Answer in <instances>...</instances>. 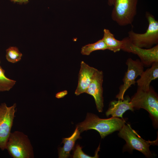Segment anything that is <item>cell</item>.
I'll use <instances>...</instances> for the list:
<instances>
[{
	"label": "cell",
	"instance_id": "6da1fadb",
	"mask_svg": "<svg viewBox=\"0 0 158 158\" xmlns=\"http://www.w3.org/2000/svg\"><path fill=\"white\" fill-rule=\"evenodd\" d=\"M125 123L123 119L113 117L102 119L96 115L88 113L86 118L77 125L80 132L90 129H94L99 133L101 138L116 131H119Z\"/></svg>",
	"mask_w": 158,
	"mask_h": 158
},
{
	"label": "cell",
	"instance_id": "7a4b0ae2",
	"mask_svg": "<svg viewBox=\"0 0 158 158\" xmlns=\"http://www.w3.org/2000/svg\"><path fill=\"white\" fill-rule=\"evenodd\" d=\"M134 109H144L149 113L154 126L158 124V96L150 86L149 90H143L138 87L136 92L130 99Z\"/></svg>",
	"mask_w": 158,
	"mask_h": 158
},
{
	"label": "cell",
	"instance_id": "3957f363",
	"mask_svg": "<svg viewBox=\"0 0 158 158\" xmlns=\"http://www.w3.org/2000/svg\"><path fill=\"white\" fill-rule=\"evenodd\" d=\"M118 135L126 141L124 150L130 151L134 150H137L147 157H152L153 155L150 151L149 147L151 145H157V138L153 141L145 140L132 128L130 124L128 123L125 124L119 130Z\"/></svg>",
	"mask_w": 158,
	"mask_h": 158
},
{
	"label": "cell",
	"instance_id": "277c9868",
	"mask_svg": "<svg viewBox=\"0 0 158 158\" xmlns=\"http://www.w3.org/2000/svg\"><path fill=\"white\" fill-rule=\"evenodd\" d=\"M145 17L148 23L146 32L138 33L132 30L128 32V37L129 41L138 47L146 49L152 47L158 43V21L150 13L146 12Z\"/></svg>",
	"mask_w": 158,
	"mask_h": 158
},
{
	"label": "cell",
	"instance_id": "5b68a950",
	"mask_svg": "<svg viewBox=\"0 0 158 158\" xmlns=\"http://www.w3.org/2000/svg\"><path fill=\"white\" fill-rule=\"evenodd\" d=\"M6 149L13 158L34 157L33 147L28 136L20 131L11 133Z\"/></svg>",
	"mask_w": 158,
	"mask_h": 158
},
{
	"label": "cell",
	"instance_id": "8992f818",
	"mask_svg": "<svg viewBox=\"0 0 158 158\" xmlns=\"http://www.w3.org/2000/svg\"><path fill=\"white\" fill-rule=\"evenodd\" d=\"M138 0H114L112 20L118 25H132L136 15Z\"/></svg>",
	"mask_w": 158,
	"mask_h": 158
},
{
	"label": "cell",
	"instance_id": "52a82bcc",
	"mask_svg": "<svg viewBox=\"0 0 158 158\" xmlns=\"http://www.w3.org/2000/svg\"><path fill=\"white\" fill-rule=\"evenodd\" d=\"M16 104L8 107L5 103L0 105V148L6 149L7 142L11 133Z\"/></svg>",
	"mask_w": 158,
	"mask_h": 158
},
{
	"label": "cell",
	"instance_id": "ba28073f",
	"mask_svg": "<svg viewBox=\"0 0 158 158\" xmlns=\"http://www.w3.org/2000/svg\"><path fill=\"white\" fill-rule=\"evenodd\" d=\"M126 64L128 69L123 79V84L120 87L119 92L116 96L118 100L124 99L126 92L132 85L135 84V80L144 71V66L139 59L133 60L129 58L127 60Z\"/></svg>",
	"mask_w": 158,
	"mask_h": 158
},
{
	"label": "cell",
	"instance_id": "9c48e42d",
	"mask_svg": "<svg viewBox=\"0 0 158 158\" xmlns=\"http://www.w3.org/2000/svg\"><path fill=\"white\" fill-rule=\"evenodd\" d=\"M123 51L137 55L144 66H150L154 62H158V44L151 48L143 49L135 46L128 37L123 39Z\"/></svg>",
	"mask_w": 158,
	"mask_h": 158
},
{
	"label": "cell",
	"instance_id": "30bf717a",
	"mask_svg": "<svg viewBox=\"0 0 158 158\" xmlns=\"http://www.w3.org/2000/svg\"><path fill=\"white\" fill-rule=\"evenodd\" d=\"M103 80V72L98 70L94 74L91 82L85 93L93 97L97 109L99 112H102L104 107L103 90L102 87Z\"/></svg>",
	"mask_w": 158,
	"mask_h": 158
},
{
	"label": "cell",
	"instance_id": "8fae6325",
	"mask_svg": "<svg viewBox=\"0 0 158 158\" xmlns=\"http://www.w3.org/2000/svg\"><path fill=\"white\" fill-rule=\"evenodd\" d=\"M97 70L89 66L83 61L81 62L78 85L75 92L76 95L85 93L94 74Z\"/></svg>",
	"mask_w": 158,
	"mask_h": 158
},
{
	"label": "cell",
	"instance_id": "7c38bea8",
	"mask_svg": "<svg viewBox=\"0 0 158 158\" xmlns=\"http://www.w3.org/2000/svg\"><path fill=\"white\" fill-rule=\"evenodd\" d=\"M130 99L127 96L123 100H113L111 102L108 109L106 112L107 116L111 115L113 117L123 118V115L126 111L134 109L130 102Z\"/></svg>",
	"mask_w": 158,
	"mask_h": 158
},
{
	"label": "cell",
	"instance_id": "4fadbf2b",
	"mask_svg": "<svg viewBox=\"0 0 158 158\" xmlns=\"http://www.w3.org/2000/svg\"><path fill=\"white\" fill-rule=\"evenodd\" d=\"M136 82L138 88L144 90H149L151 82L158 78V62L154 63L151 67L143 71Z\"/></svg>",
	"mask_w": 158,
	"mask_h": 158
},
{
	"label": "cell",
	"instance_id": "5bb4252c",
	"mask_svg": "<svg viewBox=\"0 0 158 158\" xmlns=\"http://www.w3.org/2000/svg\"><path fill=\"white\" fill-rule=\"evenodd\" d=\"M80 133L77 126L70 137L62 138V142L64 145L63 147L58 148L59 158H66L70 156V152L74 148L76 140L81 138Z\"/></svg>",
	"mask_w": 158,
	"mask_h": 158
},
{
	"label": "cell",
	"instance_id": "9a60e30c",
	"mask_svg": "<svg viewBox=\"0 0 158 158\" xmlns=\"http://www.w3.org/2000/svg\"><path fill=\"white\" fill-rule=\"evenodd\" d=\"M103 36L102 39L106 44L109 49L114 52L120 51L121 49L123 44V42L116 39L114 35L108 29H104Z\"/></svg>",
	"mask_w": 158,
	"mask_h": 158
},
{
	"label": "cell",
	"instance_id": "2e32d148",
	"mask_svg": "<svg viewBox=\"0 0 158 158\" xmlns=\"http://www.w3.org/2000/svg\"><path fill=\"white\" fill-rule=\"evenodd\" d=\"M106 49H108V48L102 39L95 43L89 44L83 46L81 49V53L83 55L88 56L94 51Z\"/></svg>",
	"mask_w": 158,
	"mask_h": 158
},
{
	"label": "cell",
	"instance_id": "e0dca14e",
	"mask_svg": "<svg viewBox=\"0 0 158 158\" xmlns=\"http://www.w3.org/2000/svg\"><path fill=\"white\" fill-rule=\"evenodd\" d=\"M4 73V70L0 66V91L1 92L9 91L16 82L6 77Z\"/></svg>",
	"mask_w": 158,
	"mask_h": 158
},
{
	"label": "cell",
	"instance_id": "ac0fdd59",
	"mask_svg": "<svg viewBox=\"0 0 158 158\" xmlns=\"http://www.w3.org/2000/svg\"><path fill=\"white\" fill-rule=\"evenodd\" d=\"M22 56V54L16 47H10L6 50V58L10 62L14 63L20 61Z\"/></svg>",
	"mask_w": 158,
	"mask_h": 158
},
{
	"label": "cell",
	"instance_id": "d6986e66",
	"mask_svg": "<svg viewBox=\"0 0 158 158\" xmlns=\"http://www.w3.org/2000/svg\"><path fill=\"white\" fill-rule=\"evenodd\" d=\"M99 145L96 151L95 155L93 157L90 156L85 154L82 151V147L79 145H77L73 152V158H98V154L99 150Z\"/></svg>",
	"mask_w": 158,
	"mask_h": 158
},
{
	"label": "cell",
	"instance_id": "ffe728a7",
	"mask_svg": "<svg viewBox=\"0 0 158 158\" xmlns=\"http://www.w3.org/2000/svg\"><path fill=\"white\" fill-rule=\"evenodd\" d=\"M67 94L68 91L66 90H65L57 93L55 97L58 99L61 98L63 97Z\"/></svg>",
	"mask_w": 158,
	"mask_h": 158
},
{
	"label": "cell",
	"instance_id": "44dd1931",
	"mask_svg": "<svg viewBox=\"0 0 158 158\" xmlns=\"http://www.w3.org/2000/svg\"><path fill=\"white\" fill-rule=\"evenodd\" d=\"M10 1L14 3H17L19 4H26L29 1L28 0H10Z\"/></svg>",
	"mask_w": 158,
	"mask_h": 158
},
{
	"label": "cell",
	"instance_id": "7402d4cb",
	"mask_svg": "<svg viewBox=\"0 0 158 158\" xmlns=\"http://www.w3.org/2000/svg\"><path fill=\"white\" fill-rule=\"evenodd\" d=\"M107 3L109 6H112L113 5L114 0H107Z\"/></svg>",
	"mask_w": 158,
	"mask_h": 158
},
{
	"label": "cell",
	"instance_id": "603a6c76",
	"mask_svg": "<svg viewBox=\"0 0 158 158\" xmlns=\"http://www.w3.org/2000/svg\"></svg>",
	"mask_w": 158,
	"mask_h": 158
},
{
	"label": "cell",
	"instance_id": "cb8c5ba5",
	"mask_svg": "<svg viewBox=\"0 0 158 158\" xmlns=\"http://www.w3.org/2000/svg\"></svg>",
	"mask_w": 158,
	"mask_h": 158
}]
</instances>
